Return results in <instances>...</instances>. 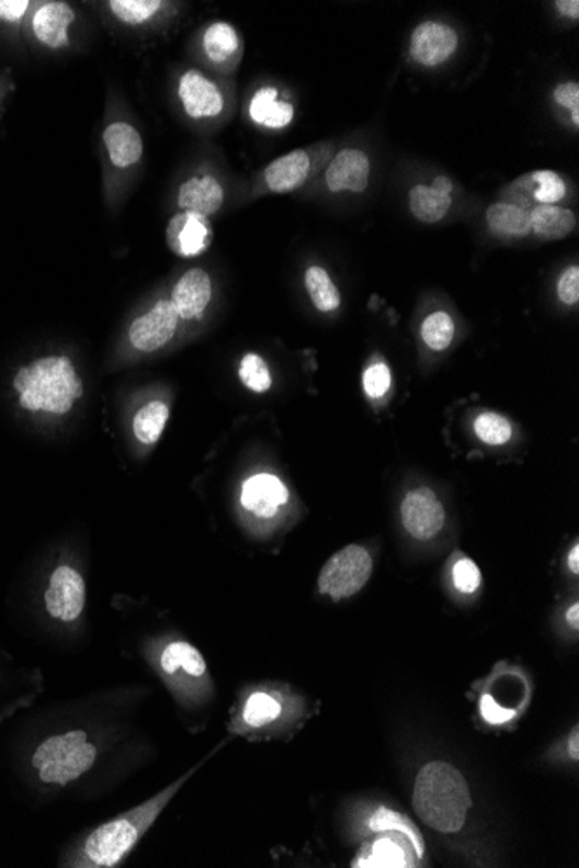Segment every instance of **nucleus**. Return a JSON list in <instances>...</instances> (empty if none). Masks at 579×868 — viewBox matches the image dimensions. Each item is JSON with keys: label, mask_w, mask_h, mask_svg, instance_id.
I'll use <instances>...</instances> for the list:
<instances>
[{"label": "nucleus", "mask_w": 579, "mask_h": 868, "mask_svg": "<svg viewBox=\"0 0 579 868\" xmlns=\"http://www.w3.org/2000/svg\"><path fill=\"white\" fill-rule=\"evenodd\" d=\"M555 103L571 112L572 124L579 127V86L578 82H564L555 87Z\"/></svg>", "instance_id": "37"}, {"label": "nucleus", "mask_w": 579, "mask_h": 868, "mask_svg": "<svg viewBox=\"0 0 579 868\" xmlns=\"http://www.w3.org/2000/svg\"><path fill=\"white\" fill-rule=\"evenodd\" d=\"M104 146L109 149L112 164L118 169H127L143 157V139L133 125L115 122L103 134Z\"/></svg>", "instance_id": "22"}, {"label": "nucleus", "mask_w": 579, "mask_h": 868, "mask_svg": "<svg viewBox=\"0 0 579 868\" xmlns=\"http://www.w3.org/2000/svg\"><path fill=\"white\" fill-rule=\"evenodd\" d=\"M453 337H455V322L450 314L438 311L427 316L422 325V338L429 349L443 352L452 346Z\"/></svg>", "instance_id": "29"}, {"label": "nucleus", "mask_w": 579, "mask_h": 868, "mask_svg": "<svg viewBox=\"0 0 579 868\" xmlns=\"http://www.w3.org/2000/svg\"><path fill=\"white\" fill-rule=\"evenodd\" d=\"M567 565L572 574H579V544H572L571 552L567 555Z\"/></svg>", "instance_id": "43"}, {"label": "nucleus", "mask_w": 579, "mask_h": 868, "mask_svg": "<svg viewBox=\"0 0 579 868\" xmlns=\"http://www.w3.org/2000/svg\"><path fill=\"white\" fill-rule=\"evenodd\" d=\"M195 770L182 775L174 784L160 790L154 798L133 810L125 811L110 822L95 827L91 834L75 844L63 860V867L79 868H113L134 852L146 832L154 827L158 816L166 810L167 804L174 799L181 787L190 780Z\"/></svg>", "instance_id": "1"}, {"label": "nucleus", "mask_w": 579, "mask_h": 868, "mask_svg": "<svg viewBox=\"0 0 579 868\" xmlns=\"http://www.w3.org/2000/svg\"><path fill=\"white\" fill-rule=\"evenodd\" d=\"M567 751L571 754L572 759L578 762L579 759V732L578 729L572 730V735L567 741Z\"/></svg>", "instance_id": "42"}, {"label": "nucleus", "mask_w": 579, "mask_h": 868, "mask_svg": "<svg viewBox=\"0 0 579 868\" xmlns=\"http://www.w3.org/2000/svg\"><path fill=\"white\" fill-rule=\"evenodd\" d=\"M29 5V0H0V18L13 23L26 13Z\"/></svg>", "instance_id": "40"}, {"label": "nucleus", "mask_w": 579, "mask_h": 868, "mask_svg": "<svg viewBox=\"0 0 579 868\" xmlns=\"http://www.w3.org/2000/svg\"><path fill=\"white\" fill-rule=\"evenodd\" d=\"M452 194H444L432 185L417 184L410 191V211L420 223L435 224L452 208Z\"/></svg>", "instance_id": "25"}, {"label": "nucleus", "mask_w": 579, "mask_h": 868, "mask_svg": "<svg viewBox=\"0 0 579 868\" xmlns=\"http://www.w3.org/2000/svg\"><path fill=\"white\" fill-rule=\"evenodd\" d=\"M240 380L243 382L245 387L257 392V394L270 391L271 385H273L270 368H268L261 356L253 354V352H249L241 359Z\"/></svg>", "instance_id": "33"}, {"label": "nucleus", "mask_w": 579, "mask_h": 868, "mask_svg": "<svg viewBox=\"0 0 579 868\" xmlns=\"http://www.w3.org/2000/svg\"><path fill=\"white\" fill-rule=\"evenodd\" d=\"M212 226L208 217L181 212L170 218L167 245L181 257H196L211 247Z\"/></svg>", "instance_id": "14"}, {"label": "nucleus", "mask_w": 579, "mask_h": 868, "mask_svg": "<svg viewBox=\"0 0 579 868\" xmlns=\"http://www.w3.org/2000/svg\"><path fill=\"white\" fill-rule=\"evenodd\" d=\"M160 675L170 690L186 704H198L211 696L212 681L202 652L191 643L175 640L167 643L157 657Z\"/></svg>", "instance_id": "5"}, {"label": "nucleus", "mask_w": 579, "mask_h": 868, "mask_svg": "<svg viewBox=\"0 0 579 868\" xmlns=\"http://www.w3.org/2000/svg\"><path fill=\"white\" fill-rule=\"evenodd\" d=\"M401 519L411 538L418 541H431L443 531L446 511L434 491L429 487H417L402 499Z\"/></svg>", "instance_id": "8"}, {"label": "nucleus", "mask_w": 579, "mask_h": 868, "mask_svg": "<svg viewBox=\"0 0 579 868\" xmlns=\"http://www.w3.org/2000/svg\"><path fill=\"white\" fill-rule=\"evenodd\" d=\"M513 191L518 193L515 205L521 206L524 198L530 194L527 202L536 205H557L566 196V182L559 173L554 170H534V172L522 176L513 182ZM512 203V202H510Z\"/></svg>", "instance_id": "18"}, {"label": "nucleus", "mask_w": 579, "mask_h": 868, "mask_svg": "<svg viewBox=\"0 0 579 868\" xmlns=\"http://www.w3.org/2000/svg\"><path fill=\"white\" fill-rule=\"evenodd\" d=\"M432 188H435V190L441 191V193L452 194L453 184L452 181H450V179L444 178V176H441V178L435 179L434 184H432Z\"/></svg>", "instance_id": "44"}, {"label": "nucleus", "mask_w": 579, "mask_h": 868, "mask_svg": "<svg viewBox=\"0 0 579 868\" xmlns=\"http://www.w3.org/2000/svg\"><path fill=\"white\" fill-rule=\"evenodd\" d=\"M178 203L182 212L211 217L223 206V185L212 176L191 178L179 188Z\"/></svg>", "instance_id": "17"}, {"label": "nucleus", "mask_w": 579, "mask_h": 868, "mask_svg": "<svg viewBox=\"0 0 579 868\" xmlns=\"http://www.w3.org/2000/svg\"><path fill=\"white\" fill-rule=\"evenodd\" d=\"M44 606L56 621H77L86 607V583L79 571L70 565H59L49 577V586L44 593Z\"/></svg>", "instance_id": "7"}, {"label": "nucleus", "mask_w": 579, "mask_h": 868, "mask_svg": "<svg viewBox=\"0 0 579 868\" xmlns=\"http://www.w3.org/2000/svg\"><path fill=\"white\" fill-rule=\"evenodd\" d=\"M169 420V406L154 401L143 406L134 416V436L141 444L151 446L160 439Z\"/></svg>", "instance_id": "27"}, {"label": "nucleus", "mask_w": 579, "mask_h": 868, "mask_svg": "<svg viewBox=\"0 0 579 868\" xmlns=\"http://www.w3.org/2000/svg\"><path fill=\"white\" fill-rule=\"evenodd\" d=\"M241 505L257 519H274L290 499L282 478L271 474H257L241 486Z\"/></svg>", "instance_id": "11"}, {"label": "nucleus", "mask_w": 579, "mask_h": 868, "mask_svg": "<svg viewBox=\"0 0 579 868\" xmlns=\"http://www.w3.org/2000/svg\"><path fill=\"white\" fill-rule=\"evenodd\" d=\"M413 808L427 827L455 834L464 827L472 808L470 787L456 766L429 763L415 780Z\"/></svg>", "instance_id": "2"}, {"label": "nucleus", "mask_w": 579, "mask_h": 868, "mask_svg": "<svg viewBox=\"0 0 579 868\" xmlns=\"http://www.w3.org/2000/svg\"><path fill=\"white\" fill-rule=\"evenodd\" d=\"M370 827H372L373 831L402 832V834L410 839V843L413 844V848L417 849L418 856L423 855L422 837L418 834L417 828L411 825L410 820H406L405 816L399 815L396 811L382 808L377 815L373 816L372 822H370Z\"/></svg>", "instance_id": "32"}, {"label": "nucleus", "mask_w": 579, "mask_h": 868, "mask_svg": "<svg viewBox=\"0 0 579 868\" xmlns=\"http://www.w3.org/2000/svg\"><path fill=\"white\" fill-rule=\"evenodd\" d=\"M474 430L480 441L489 446H503L512 439L513 428L506 416L498 413H483L474 421Z\"/></svg>", "instance_id": "30"}, {"label": "nucleus", "mask_w": 579, "mask_h": 868, "mask_svg": "<svg viewBox=\"0 0 579 868\" xmlns=\"http://www.w3.org/2000/svg\"><path fill=\"white\" fill-rule=\"evenodd\" d=\"M567 622H571L572 628L578 630L579 628V606L575 604L571 609L567 610Z\"/></svg>", "instance_id": "45"}, {"label": "nucleus", "mask_w": 579, "mask_h": 868, "mask_svg": "<svg viewBox=\"0 0 579 868\" xmlns=\"http://www.w3.org/2000/svg\"><path fill=\"white\" fill-rule=\"evenodd\" d=\"M178 311L172 301H160L128 328V340L141 352H155L172 340L179 325Z\"/></svg>", "instance_id": "9"}, {"label": "nucleus", "mask_w": 579, "mask_h": 868, "mask_svg": "<svg viewBox=\"0 0 579 868\" xmlns=\"http://www.w3.org/2000/svg\"><path fill=\"white\" fill-rule=\"evenodd\" d=\"M203 49L211 61L217 63V65L226 63L235 56L236 50L240 49L238 32L229 23L216 21L208 26L207 32L203 35Z\"/></svg>", "instance_id": "26"}, {"label": "nucleus", "mask_w": 579, "mask_h": 868, "mask_svg": "<svg viewBox=\"0 0 579 868\" xmlns=\"http://www.w3.org/2000/svg\"><path fill=\"white\" fill-rule=\"evenodd\" d=\"M486 223L492 233L507 238H524L531 233L530 211L515 203H492L486 211Z\"/></svg>", "instance_id": "24"}, {"label": "nucleus", "mask_w": 579, "mask_h": 868, "mask_svg": "<svg viewBox=\"0 0 579 868\" xmlns=\"http://www.w3.org/2000/svg\"><path fill=\"white\" fill-rule=\"evenodd\" d=\"M555 9H557L564 18H569V20H578L579 18L578 0H559V2H555Z\"/></svg>", "instance_id": "41"}, {"label": "nucleus", "mask_w": 579, "mask_h": 868, "mask_svg": "<svg viewBox=\"0 0 579 868\" xmlns=\"http://www.w3.org/2000/svg\"><path fill=\"white\" fill-rule=\"evenodd\" d=\"M250 119L268 128H283L294 120V106L280 101L274 87H262L253 95L249 106Z\"/></svg>", "instance_id": "23"}, {"label": "nucleus", "mask_w": 579, "mask_h": 868, "mask_svg": "<svg viewBox=\"0 0 579 868\" xmlns=\"http://www.w3.org/2000/svg\"><path fill=\"white\" fill-rule=\"evenodd\" d=\"M179 98L191 119H212L223 113L224 98L219 87L202 71L190 70L179 80Z\"/></svg>", "instance_id": "12"}, {"label": "nucleus", "mask_w": 579, "mask_h": 868, "mask_svg": "<svg viewBox=\"0 0 579 868\" xmlns=\"http://www.w3.org/2000/svg\"><path fill=\"white\" fill-rule=\"evenodd\" d=\"M13 385L20 392V404L26 412L67 415L73 401L83 394L82 382L65 356L37 359L30 367L21 368Z\"/></svg>", "instance_id": "3"}, {"label": "nucleus", "mask_w": 579, "mask_h": 868, "mask_svg": "<svg viewBox=\"0 0 579 868\" xmlns=\"http://www.w3.org/2000/svg\"><path fill=\"white\" fill-rule=\"evenodd\" d=\"M372 165L366 153L345 148L337 155L327 169L328 190L333 193H363L368 188Z\"/></svg>", "instance_id": "13"}, {"label": "nucleus", "mask_w": 579, "mask_h": 868, "mask_svg": "<svg viewBox=\"0 0 579 868\" xmlns=\"http://www.w3.org/2000/svg\"><path fill=\"white\" fill-rule=\"evenodd\" d=\"M390 383H393V376H390L389 367L384 362H375L364 371L363 388L372 399L384 397L389 392Z\"/></svg>", "instance_id": "35"}, {"label": "nucleus", "mask_w": 579, "mask_h": 868, "mask_svg": "<svg viewBox=\"0 0 579 868\" xmlns=\"http://www.w3.org/2000/svg\"><path fill=\"white\" fill-rule=\"evenodd\" d=\"M531 233L545 241L567 238L578 226L576 214L559 205H536L530 211Z\"/></svg>", "instance_id": "21"}, {"label": "nucleus", "mask_w": 579, "mask_h": 868, "mask_svg": "<svg viewBox=\"0 0 579 868\" xmlns=\"http://www.w3.org/2000/svg\"><path fill=\"white\" fill-rule=\"evenodd\" d=\"M304 283H306L310 301L319 313H333L339 309L340 302H342L339 289L323 268L307 269Z\"/></svg>", "instance_id": "28"}, {"label": "nucleus", "mask_w": 579, "mask_h": 868, "mask_svg": "<svg viewBox=\"0 0 579 868\" xmlns=\"http://www.w3.org/2000/svg\"><path fill=\"white\" fill-rule=\"evenodd\" d=\"M309 170V155L304 149H294L265 167V185L273 193H290L298 190L306 182Z\"/></svg>", "instance_id": "16"}, {"label": "nucleus", "mask_w": 579, "mask_h": 868, "mask_svg": "<svg viewBox=\"0 0 579 868\" xmlns=\"http://www.w3.org/2000/svg\"><path fill=\"white\" fill-rule=\"evenodd\" d=\"M357 867H408V861L402 856L401 848L393 841H381L375 844L366 858Z\"/></svg>", "instance_id": "34"}, {"label": "nucleus", "mask_w": 579, "mask_h": 868, "mask_svg": "<svg viewBox=\"0 0 579 868\" xmlns=\"http://www.w3.org/2000/svg\"><path fill=\"white\" fill-rule=\"evenodd\" d=\"M212 298V280L203 269L182 274L172 292V304L182 319H202Z\"/></svg>", "instance_id": "15"}, {"label": "nucleus", "mask_w": 579, "mask_h": 868, "mask_svg": "<svg viewBox=\"0 0 579 868\" xmlns=\"http://www.w3.org/2000/svg\"><path fill=\"white\" fill-rule=\"evenodd\" d=\"M285 700L276 691L256 690L241 706V723L252 730L270 729L285 717Z\"/></svg>", "instance_id": "20"}, {"label": "nucleus", "mask_w": 579, "mask_h": 868, "mask_svg": "<svg viewBox=\"0 0 579 868\" xmlns=\"http://www.w3.org/2000/svg\"><path fill=\"white\" fill-rule=\"evenodd\" d=\"M110 9L127 25H141L151 20L162 8L160 0H112Z\"/></svg>", "instance_id": "31"}, {"label": "nucleus", "mask_w": 579, "mask_h": 868, "mask_svg": "<svg viewBox=\"0 0 579 868\" xmlns=\"http://www.w3.org/2000/svg\"><path fill=\"white\" fill-rule=\"evenodd\" d=\"M557 295L559 301L566 305H576L579 302V268L571 266L563 272L559 283H557Z\"/></svg>", "instance_id": "38"}, {"label": "nucleus", "mask_w": 579, "mask_h": 868, "mask_svg": "<svg viewBox=\"0 0 579 868\" xmlns=\"http://www.w3.org/2000/svg\"><path fill=\"white\" fill-rule=\"evenodd\" d=\"M480 580H483V576H480L479 567L474 560L462 559L453 565V583L458 591L472 595L479 589Z\"/></svg>", "instance_id": "36"}, {"label": "nucleus", "mask_w": 579, "mask_h": 868, "mask_svg": "<svg viewBox=\"0 0 579 868\" xmlns=\"http://www.w3.org/2000/svg\"><path fill=\"white\" fill-rule=\"evenodd\" d=\"M98 759L95 745L82 730L44 739L32 754V768L44 786L65 787L88 774Z\"/></svg>", "instance_id": "4"}, {"label": "nucleus", "mask_w": 579, "mask_h": 868, "mask_svg": "<svg viewBox=\"0 0 579 868\" xmlns=\"http://www.w3.org/2000/svg\"><path fill=\"white\" fill-rule=\"evenodd\" d=\"M373 574V559L368 550L360 544H349L330 556L318 577L321 595L344 600L364 588Z\"/></svg>", "instance_id": "6"}, {"label": "nucleus", "mask_w": 579, "mask_h": 868, "mask_svg": "<svg viewBox=\"0 0 579 868\" xmlns=\"http://www.w3.org/2000/svg\"><path fill=\"white\" fill-rule=\"evenodd\" d=\"M479 709L480 717L485 718L489 724H495V726L510 723L515 718V711L498 704L497 700L492 699L491 696H485L480 699Z\"/></svg>", "instance_id": "39"}, {"label": "nucleus", "mask_w": 579, "mask_h": 868, "mask_svg": "<svg viewBox=\"0 0 579 868\" xmlns=\"http://www.w3.org/2000/svg\"><path fill=\"white\" fill-rule=\"evenodd\" d=\"M458 42V33L446 23L423 21L411 33V58L427 68L443 65L456 53Z\"/></svg>", "instance_id": "10"}, {"label": "nucleus", "mask_w": 579, "mask_h": 868, "mask_svg": "<svg viewBox=\"0 0 579 868\" xmlns=\"http://www.w3.org/2000/svg\"><path fill=\"white\" fill-rule=\"evenodd\" d=\"M75 21L73 9L65 2H49L38 8L34 16L35 37L50 49L67 46L68 26Z\"/></svg>", "instance_id": "19"}]
</instances>
